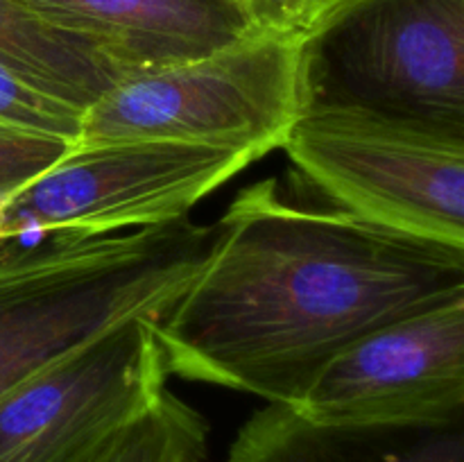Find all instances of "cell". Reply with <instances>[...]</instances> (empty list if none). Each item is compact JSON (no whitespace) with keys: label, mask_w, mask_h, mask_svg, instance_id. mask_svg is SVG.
Returning a JSON list of instances; mask_svg holds the SVG:
<instances>
[{"label":"cell","mask_w":464,"mask_h":462,"mask_svg":"<svg viewBox=\"0 0 464 462\" xmlns=\"http://www.w3.org/2000/svg\"><path fill=\"white\" fill-rule=\"evenodd\" d=\"M456 294L464 249L293 202L263 179L213 225L154 333L168 376L290 406L349 342Z\"/></svg>","instance_id":"1"},{"label":"cell","mask_w":464,"mask_h":462,"mask_svg":"<svg viewBox=\"0 0 464 462\" xmlns=\"http://www.w3.org/2000/svg\"><path fill=\"white\" fill-rule=\"evenodd\" d=\"M213 226L0 234V399L134 317L157 322L198 272Z\"/></svg>","instance_id":"2"},{"label":"cell","mask_w":464,"mask_h":462,"mask_svg":"<svg viewBox=\"0 0 464 462\" xmlns=\"http://www.w3.org/2000/svg\"><path fill=\"white\" fill-rule=\"evenodd\" d=\"M304 36L256 30L213 53L130 72L86 109L77 148L175 140L267 157L311 100Z\"/></svg>","instance_id":"3"},{"label":"cell","mask_w":464,"mask_h":462,"mask_svg":"<svg viewBox=\"0 0 464 462\" xmlns=\"http://www.w3.org/2000/svg\"><path fill=\"white\" fill-rule=\"evenodd\" d=\"M331 207L464 249V134L344 104H308L284 148Z\"/></svg>","instance_id":"4"},{"label":"cell","mask_w":464,"mask_h":462,"mask_svg":"<svg viewBox=\"0 0 464 462\" xmlns=\"http://www.w3.org/2000/svg\"><path fill=\"white\" fill-rule=\"evenodd\" d=\"M308 104L464 134V0H353L306 36Z\"/></svg>","instance_id":"5"},{"label":"cell","mask_w":464,"mask_h":462,"mask_svg":"<svg viewBox=\"0 0 464 462\" xmlns=\"http://www.w3.org/2000/svg\"><path fill=\"white\" fill-rule=\"evenodd\" d=\"M254 149L175 140L72 148L0 202V234H116L188 217L204 197L258 161Z\"/></svg>","instance_id":"6"},{"label":"cell","mask_w":464,"mask_h":462,"mask_svg":"<svg viewBox=\"0 0 464 462\" xmlns=\"http://www.w3.org/2000/svg\"><path fill=\"white\" fill-rule=\"evenodd\" d=\"M324 428H449L464 408V294L340 349L290 403Z\"/></svg>","instance_id":"7"},{"label":"cell","mask_w":464,"mask_h":462,"mask_svg":"<svg viewBox=\"0 0 464 462\" xmlns=\"http://www.w3.org/2000/svg\"><path fill=\"white\" fill-rule=\"evenodd\" d=\"M166 380L154 320L122 322L0 399V462H95Z\"/></svg>","instance_id":"8"},{"label":"cell","mask_w":464,"mask_h":462,"mask_svg":"<svg viewBox=\"0 0 464 462\" xmlns=\"http://www.w3.org/2000/svg\"><path fill=\"white\" fill-rule=\"evenodd\" d=\"M57 27L95 41L131 72L186 62L258 27L236 0H23Z\"/></svg>","instance_id":"9"},{"label":"cell","mask_w":464,"mask_h":462,"mask_svg":"<svg viewBox=\"0 0 464 462\" xmlns=\"http://www.w3.org/2000/svg\"><path fill=\"white\" fill-rule=\"evenodd\" d=\"M458 426L324 428L290 406L267 403L238 430L227 462H462Z\"/></svg>","instance_id":"10"},{"label":"cell","mask_w":464,"mask_h":462,"mask_svg":"<svg viewBox=\"0 0 464 462\" xmlns=\"http://www.w3.org/2000/svg\"><path fill=\"white\" fill-rule=\"evenodd\" d=\"M0 66L82 111L131 72L107 48L57 27L23 0H0Z\"/></svg>","instance_id":"11"},{"label":"cell","mask_w":464,"mask_h":462,"mask_svg":"<svg viewBox=\"0 0 464 462\" xmlns=\"http://www.w3.org/2000/svg\"><path fill=\"white\" fill-rule=\"evenodd\" d=\"M207 439V419L166 388L95 462H202Z\"/></svg>","instance_id":"12"},{"label":"cell","mask_w":464,"mask_h":462,"mask_svg":"<svg viewBox=\"0 0 464 462\" xmlns=\"http://www.w3.org/2000/svg\"><path fill=\"white\" fill-rule=\"evenodd\" d=\"M84 111L41 93L0 66V130L57 136L77 145Z\"/></svg>","instance_id":"13"},{"label":"cell","mask_w":464,"mask_h":462,"mask_svg":"<svg viewBox=\"0 0 464 462\" xmlns=\"http://www.w3.org/2000/svg\"><path fill=\"white\" fill-rule=\"evenodd\" d=\"M72 148V140L57 136L0 130V202L34 181Z\"/></svg>","instance_id":"14"},{"label":"cell","mask_w":464,"mask_h":462,"mask_svg":"<svg viewBox=\"0 0 464 462\" xmlns=\"http://www.w3.org/2000/svg\"><path fill=\"white\" fill-rule=\"evenodd\" d=\"M249 21L266 32L306 34L311 30V0H236Z\"/></svg>","instance_id":"15"},{"label":"cell","mask_w":464,"mask_h":462,"mask_svg":"<svg viewBox=\"0 0 464 462\" xmlns=\"http://www.w3.org/2000/svg\"><path fill=\"white\" fill-rule=\"evenodd\" d=\"M349 3H353V0H311V30L317 25V23L324 21L326 16H331V14L338 12L340 7H344V5Z\"/></svg>","instance_id":"16"}]
</instances>
